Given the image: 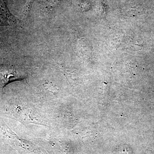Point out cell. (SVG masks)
Masks as SVG:
<instances>
[{
  "label": "cell",
  "instance_id": "cell-1",
  "mask_svg": "<svg viewBox=\"0 0 154 154\" xmlns=\"http://www.w3.org/2000/svg\"><path fill=\"white\" fill-rule=\"evenodd\" d=\"M27 75L25 71L14 66L2 65L0 67V88L3 90L11 82L26 79Z\"/></svg>",
  "mask_w": 154,
  "mask_h": 154
},
{
  "label": "cell",
  "instance_id": "cell-2",
  "mask_svg": "<svg viewBox=\"0 0 154 154\" xmlns=\"http://www.w3.org/2000/svg\"><path fill=\"white\" fill-rule=\"evenodd\" d=\"M4 5L3 3L0 5V26L14 25L16 24L15 19Z\"/></svg>",
  "mask_w": 154,
  "mask_h": 154
}]
</instances>
